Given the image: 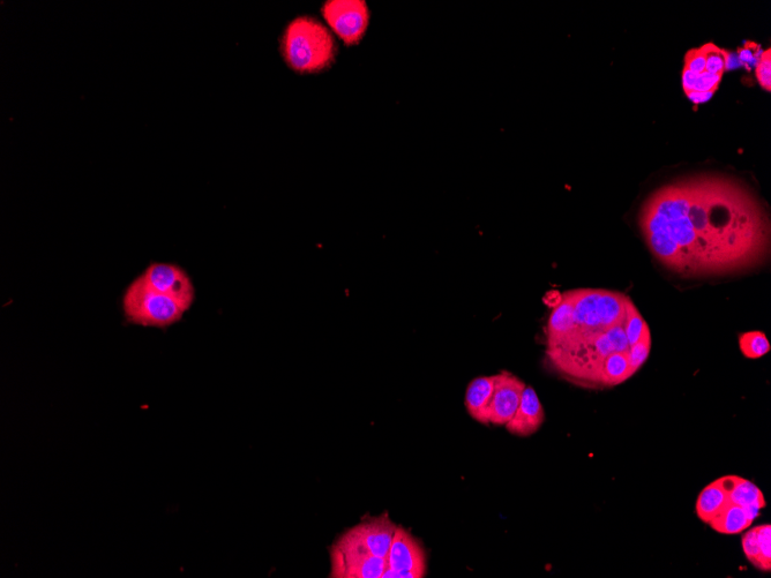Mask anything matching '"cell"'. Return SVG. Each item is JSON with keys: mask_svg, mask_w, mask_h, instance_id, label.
I'll use <instances>...</instances> for the list:
<instances>
[{"mask_svg": "<svg viewBox=\"0 0 771 578\" xmlns=\"http://www.w3.org/2000/svg\"><path fill=\"white\" fill-rule=\"evenodd\" d=\"M638 224L655 260L681 279L743 275L770 258L765 200L728 175H688L658 187L643 201Z\"/></svg>", "mask_w": 771, "mask_h": 578, "instance_id": "obj_1", "label": "cell"}, {"mask_svg": "<svg viewBox=\"0 0 771 578\" xmlns=\"http://www.w3.org/2000/svg\"><path fill=\"white\" fill-rule=\"evenodd\" d=\"M280 52L291 71L299 75H310L331 69L338 57L339 48L323 22L310 15H302L284 28Z\"/></svg>", "mask_w": 771, "mask_h": 578, "instance_id": "obj_2", "label": "cell"}, {"mask_svg": "<svg viewBox=\"0 0 771 578\" xmlns=\"http://www.w3.org/2000/svg\"><path fill=\"white\" fill-rule=\"evenodd\" d=\"M122 310L129 324L162 330L178 324L189 311L177 300L149 288L139 276L125 289Z\"/></svg>", "mask_w": 771, "mask_h": 578, "instance_id": "obj_3", "label": "cell"}, {"mask_svg": "<svg viewBox=\"0 0 771 578\" xmlns=\"http://www.w3.org/2000/svg\"><path fill=\"white\" fill-rule=\"evenodd\" d=\"M321 15L346 47L361 43L370 26L371 12L364 0H328Z\"/></svg>", "mask_w": 771, "mask_h": 578, "instance_id": "obj_4", "label": "cell"}, {"mask_svg": "<svg viewBox=\"0 0 771 578\" xmlns=\"http://www.w3.org/2000/svg\"><path fill=\"white\" fill-rule=\"evenodd\" d=\"M332 578H381L386 559L374 557L346 532L336 540L331 551Z\"/></svg>", "mask_w": 771, "mask_h": 578, "instance_id": "obj_5", "label": "cell"}, {"mask_svg": "<svg viewBox=\"0 0 771 578\" xmlns=\"http://www.w3.org/2000/svg\"><path fill=\"white\" fill-rule=\"evenodd\" d=\"M428 572V557L419 540L406 528L395 531L386 557L384 578H423Z\"/></svg>", "mask_w": 771, "mask_h": 578, "instance_id": "obj_6", "label": "cell"}, {"mask_svg": "<svg viewBox=\"0 0 771 578\" xmlns=\"http://www.w3.org/2000/svg\"><path fill=\"white\" fill-rule=\"evenodd\" d=\"M149 288L168 296L191 309L196 302V288L189 274L181 266L168 262H152L139 275Z\"/></svg>", "mask_w": 771, "mask_h": 578, "instance_id": "obj_7", "label": "cell"}, {"mask_svg": "<svg viewBox=\"0 0 771 578\" xmlns=\"http://www.w3.org/2000/svg\"><path fill=\"white\" fill-rule=\"evenodd\" d=\"M396 529H398V525L392 521L386 512L380 516L362 520L354 528L347 530L346 534L374 557L386 559Z\"/></svg>", "mask_w": 771, "mask_h": 578, "instance_id": "obj_8", "label": "cell"}, {"mask_svg": "<svg viewBox=\"0 0 771 578\" xmlns=\"http://www.w3.org/2000/svg\"><path fill=\"white\" fill-rule=\"evenodd\" d=\"M527 385L515 374L503 371L494 374V392L490 405V424L505 426L518 410Z\"/></svg>", "mask_w": 771, "mask_h": 578, "instance_id": "obj_9", "label": "cell"}, {"mask_svg": "<svg viewBox=\"0 0 771 578\" xmlns=\"http://www.w3.org/2000/svg\"><path fill=\"white\" fill-rule=\"evenodd\" d=\"M545 422V412L536 390L526 387L514 416L505 425L506 430L519 438H529L540 431Z\"/></svg>", "mask_w": 771, "mask_h": 578, "instance_id": "obj_10", "label": "cell"}, {"mask_svg": "<svg viewBox=\"0 0 771 578\" xmlns=\"http://www.w3.org/2000/svg\"><path fill=\"white\" fill-rule=\"evenodd\" d=\"M494 392V375L478 377L467 387L466 409L471 418L479 424L490 425V405Z\"/></svg>", "mask_w": 771, "mask_h": 578, "instance_id": "obj_11", "label": "cell"}, {"mask_svg": "<svg viewBox=\"0 0 771 578\" xmlns=\"http://www.w3.org/2000/svg\"><path fill=\"white\" fill-rule=\"evenodd\" d=\"M729 501L733 505L743 507L753 521L758 519L761 510L767 506L765 495L759 487L743 477L738 479L729 492Z\"/></svg>", "mask_w": 771, "mask_h": 578, "instance_id": "obj_12", "label": "cell"}, {"mask_svg": "<svg viewBox=\"0 0 771 578\" xmlns=\"http://www.w3.org/2000/svg\"><path fill=\"white\" fill-rule=\"evenodd\" d=\"M729 494L725 492L720 483L715 480L699 494L696 500V515L703 523L709 524L729 504Z\"/></svg>", "mask_w": 771, "mask_h": 578, "instance_id": "obj_13", "label": "cell"}, {"mask_svg": "<svg viewBox=\"0 0 771 578\" xmlns=\"http://www.w3.org/2000/svg\"><path fill=\"white\" fill-rule=\"evenodd\" d=\"M753 520L743 507L728 505L709 523L710 528L722 535H737L750 529Z\"/></svg>", "mask_w": 771, "mask_h": 578, "instance_id": "obj_14", "label": "cell"}, {"mask_svg": "<svg viewBox=\"0 0 771 578\" xmlns=\"http://www.w3.org/2000/svg\"><path fill=\"white\" fill-rule=\"evenodd\" d=\"M739 347L746 358L758 359L770 351V343L766 334L750 332L739 336Z\"/></svg>", "mask_w": 771, "mask_h": 578, "instance_id": "obj_15", "label": "cell"}, {"mask_svg": "<svg viewBox=\"0 0 771 578\" xmlns=\"http://www.w3.org/2000/svg\"><path fill=\"white\" fill-rule=\"evenodd\" d=\"M758 529V543L760 557L756 568L762 572L770 573L771 570V525L763 524L756 527Z\"/></svg>", "mask_w": 771, "mask_h": 578, "instance_id": "obj_16", "label": "cell"}, {"mask_svg": "<svg viewBox=\"0 0 771 578\" xmlns=\"http://www.w3.org/2000/svg\"><path fill=\"white\" fill-rule=\"evenodd\" d=\"M755 75L760 86L770 92L771 90V50H763L762 54L755 65Z\"/></svg>", "mask_w": 771, "mask_h": 578, "instance_id": "obj_17", "label": "cell"}, {"mask_svg": "<svg viewBox=\"0 0 771 578\" xmlns=\"http://www.w3.org/2000/svg\"><path fill=\"white\" fill-rule=\"evenodd\" d=\"M741 546H743L747 560L756 568L760 557L758 529L756 527L745 532L743 539H741Z\"/></svg>", "mask_w": 771, "mask_h": 578, "instance_id": "obj_18", "label": "cell"}, {"mask_svg": "<svg viewBox=\"0 0 771 578\" xmlns=\"http://www.w3.org/2000/svg\"><path fill=\"white\" fill-rule=\"evenodd\" d=\"M761 54L760 45L750 41L746 42L743 48L738 49L739 62L748 67V69L755 67Z\"/></svg>", "mask_w": 771, "mask_h": 578, "instance_id": "obj_19", "label": "cell"}]
</instances>
